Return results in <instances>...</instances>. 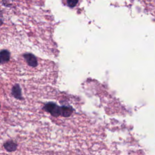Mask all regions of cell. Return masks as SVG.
Segmentation results:
<instances>
[{
    "mask_svg": "<svg viewBox=\"0 0 155 155\" xmlns=\"http://www.w3.org/2000/svg\"><path fill=\"white\" fill-rule=\"evenodd\" d=\"M42 110L49 113L53 117L62 116L68 117L71 114V110L67 107H59L56 103L49 102L46 103L42 107Z\"/></svg>",
    "mask_w": 155,
    "mask_h": 155,
    "instance_id": "6da1fadb",
    "label": "cell"
},
{
    "mask_svg": "<svg viewBox=\"0 0 155 155\" xmlns=\"http://www.w3.org/2000/svg\"><path fill=\"white\" fill-rule=\"evenodd\" d=\"M23 58L25 60L28 65L31 67H36L38 65V60L36 57L32 53H27L23 54Z\"/></svg>",
    "mask_w": 155,
    "mask_h": 155,
    "instance_id": "7a4b0ae2",
    "label": "cell"
},
{
    "mask_svg": "<svg viewBox=\"0 0 155 155\" xmlns=\"http://www.w3.org/2000/svg\"><path fill=\"white\" fill-rule=\"evenodd\" d=\"M11 94L15 99L18 100L22 101L24 99V97L22 94L21 88L19 84H16L12 87V90H11Z\"/></svg>",
    "mask_w": 155,
    "mask_h": 155,
    "instance_id": "3957f363",
    "label": "cell"
},
{
    "mask_svg": "<svg viewBox=\"0 0 155 155\" xmlns=\"http://www.w3.org/2000/svg\"><path fill=\"white\" fill-rule=\"evenodd\" d=\"M3 147L7 151L13 152L17 150L18 144L12 140H8L3 144Z\"/></svg>",
    "mask_w": 155,
    "mask_h": 155,
    "instance_id": "277c9868",
    "label": "cell"
},
{
    "mask_svg": "<svg viewBox=\"0 0 155 155\" xmlns=\"http://www.w3.org/2000/svg\"><path fill=\"white\" fill-rule=\"evenodd\" d=\"M10 59V53L7 50H2L0 51V64H4L8 62Z\"/></svg>",
    "mask_w": 155,
    "mask_h": 155,
    "instance_id": "5b68a950",
    "label": "cell"
},
{
    "mask_svg": "<svg viewBox=\"0 0 155 155\" xmlns=\"http://www.w3.org/2000/svg\"><path fill=\"white\" fill-rule=\"evenodd\" d=\"M78 2V0H67V5L70 7H74Z\"/></svg>",
    "mask_w": 155,
    "mask_h": 155,
    "instance_id": "8992f818",
    "label": "cell"
},
{
    "mask_svg": "<svg viewBox=\"0 0 155 155\" xmlns=\"http://www.w3.org/2000/svg\"><path fill=\"white\" fill-rule=\"evenodd\" d=\"M2 24H3V15H2V12L0 8V26H1Z\"/></svg>",
    "mask_w": 155,
    "mask_h": 155,
    "instance_id": "52a82bcc",
    "label": "cell"
},
{
    "mask_svg": "<svg viewBox=\"0 0 155 155\" xmlns=\"http://www.w3.org/2000/svg\"><path fill=\"white\" fill-rule=\"evenodd\" d=\"M0 110H1V104H0Z\"/></svg>",
    "mask_w": 155,
    "mask_h": 155,
    "instance_id": "ba28073f",
    "label": "cell"
}]
</instances>
